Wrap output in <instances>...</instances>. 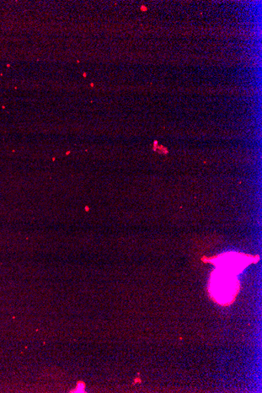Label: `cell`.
Masks as SVG:
<instances>
[{
    "label": "cell",
    "mask_w": 262,
    "mask_h": 393,
    "mask_svg": "<svg viewBox=\"0 0 262 393\" xmlns=\"http://www.w3.org/2000/svg\"><path fill=\"white\" fill-rule=\"evenodd\" d=\"M239 288L236 275L219 268L213 272L210 282V292L216 303L222 305L232 303L236 298Z\"/></svg>",
    "instance_id": "1"
},
{
    "label": "cell",
    "mask_w": 262,
    "mask_h": 393,
    "mask_svg": "<svg viewBox=\"0 0 262 393\" xmlns=\"http://www.w3.org/2000/svg\"><path fill=\"white\" fill-rule=\"evenodd\" d=\"M251 260L252 257L250 256L237 254V253H228V254L218 256L212 262L221 270L237 275L252 262Z\"/></svg>",
    "instance_id": "2"
},
{
    "label": "cell",
    "mask_w": 262,
    "mask_h": 393,
    "mask_svg": "<svg viewBox=\"0 0 262 393\" xmlns=\"http://www.w3.org/2000/svg\"><path fill=\"white\" fill-rule=\"evenodd\" d=\"M143 10H146V8H142Z\"/></svg>",
    "instance_id": "3"
}]
</instances>
